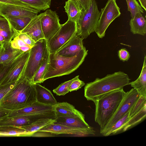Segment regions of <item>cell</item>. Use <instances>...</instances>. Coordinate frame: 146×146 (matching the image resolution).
I'll use <instances>...</instances> for the list:
<instances>
[{"instance_id": "obj_1", "label": "cell", "mask_w": 146, "mask_h": 146, "mask_svg": "<svg viewBox=\"0 0 146 146\" xmlns=\"http://www.w3.org/2000/svg\"><path fill=\"white\" fill-rule=\"evenodd\" d=\"M130 80L128 75L121 71L107 75L102 78H96L86 84L84 96L88 100L94 102L107 93L129 85Z\"/></svg>"}, {"instance_id": "obj_2", "label": "cell", "mask_w": 146, "mask_h": 146, "mask_svg": "<svg viewBox=\"0 0 146 146\" xmlns=\"http://www.w3.org/2000/svg\"><path fill=\"white\" fill-rule=\"evenodd\" d=\"M36 102L33 84L21 76L1 100L0 107L11 111L24 108Z\"/></svg>"}, {"instance_id": "obj_3", "label": "cell", "mask_w": 146, "mask_h": 146, "mask_svg": "<svg viewBox=\"0 0 146 146\" xmlns=\"http://www.w3.org/2000/svg\"><path fill=\"white\" fill-rule=\"evenodd\" d=\"M85 48L75 56L70 57L60 56L56 53H50L46 70L43 80L69 74L77 70L88 54Z\"/></svg>"}, {"instance_id": "obj_4", "label": "cell", "mask_w": 146, "mask_h": 146, "mask_svg": "<svg viewBox=\"0 0 146 146\" xmlns=\"http://www.w3.org/2000/svg\"><path fill=\"white\" fill-rule=\"evenodd\" d=\"M126 93L123 88L115 90L94 102L95 106V121L100 126V131L111 119Z\"/></svg>"}, {"instance_id": "obj_5", "label": "cell", "mask_w": 146, "mask_h": 146, "mask_svg": "<svg viewBox=\"0 0 146 146\" xmlns=\"http://www.w3.org/2000/svg\"><path fill=\"white\" fill-rule=\"evenodd\" d=\"M100 13L96 0H93L87 10H83L80 17L76 22L77 35L84 39L87 38L91 33L95 32Z\"/></svg>"}, {"instance_id": "obj_6", "label": "cell", "mask_w": 146, "mask_h": 146, "mask_svg": "<svg viewBox=\"0 0 146 146\" xmlns=\"http://www.w3.org/2000/svg\"><path fill=\"white\" fill-rule=\"evenodd\" d=\"M48 47L45 38L36 42L29 51V57L22 76L31 81L41 65Z\"/></svg>"}, {"instance_id": "obj_7", "label": "cell", "mask_w": 146, "mask_h": 146, "mask_svg": "<svg viewBox=\"0 0 146 146\" xmlns=\"http://www.w3.org/2000/svg\"><path fill=\"white\" fill-rule=\"evenodd\" d=\"M76 22L70 19L61 26L56 33L48 41L47 46L50 53H55L73 36L77 34Z\"/></svg>"}, {"instance_id": "obj_8", "label": "cell", "mask_w": 146, "mask_h": 146, "mask_svg": "<svg viewBox=\"0 0 146 146\" xmlns=\"http://www.w3.org/2000/svg\"><path fill=\"white\" fill-rule=\"evenodd\" d=\"M30 115L36 120L43 118L56 119L55 106L47 105L36 102L19 110L12 111L8 117L20 115Z\"/></svg>"}, {"instance_id": "obj_9", "label": "cell", "mask_w": 146, "mask_h": 146, "mask_svg": "<svg viewBox=\"0 0 146 146\" xmlns=\"http://www.w3.org/2000/svg\"><path fill=\"white\" fill-rule=\"evenodd\" d=\"M100 15L95 32L100 38L104 37L110 24L121 15L120 8L116 0H108L105 7L101 9Z\"/></svg>"}, {"instance_id": "obj_10", "label": "cell", "mask_w": 146, "mask_h": 146, "mask_svg": "<svg viewBox=\"0 0 146 146\" xmlns=\"http://www.w3.org/2000/svg\"><path fill=\"white\" fill-rule=\"evenodd\" d=\"M139 96L137 91L134 88L126 92L116 111L105 127L100 131V133L102 134L129 111Z\"/></svg>"}, {"instance_id": "obj_11", "label": "cell", "mask_w": 146, "mask_h": 146, "mask_svg": "<svg viewBox=\"0 0 146 146\" xmlns=\"http://www.w3.org/2000/svg\"><path fill=\"white\" fill-rule=\"evenodd\" d=\"M37 132L58 135L69 134L81 136H94L95 131L92 127L88 129H81L62 125L55 122L40 129Z\"/></svg>"}, {"instance_id": "obj_12", "label": "cell", "mask_w": 146, "mask_h": 146, "mask_svg": "<svg viewBox=\"0 0 146 146\" xmlns=\"http://www.w3.org/2000/svg\"><path fill=\"white\" fill-rule=\"evenodd\" d=\"M41 24L44 38L47 41L56 33L62 25L56 12L48 9L44 12Z\"/></svg>"}, {"instance_id": "obj_13", "label": "cell", "mask_w": 146, "mask_h": 146, "mask_svg": "<svg viewBox=\"0 0 146 146\" xmlns=\"http://www.w3.org/2000/svg\"><path fill=\"white\" fill-rule=\"evenodd\" d=\"M30 50L23 52L14 60L8 72L0 83V85L17 81L22 76L29 57Z\"/></svg>"}, {"instance_id": "obj_14", "label": "cell", "mask_w": 146, "mask_h": 146, "mask_svg": "<svg viewBox=\"0 0 146 146\" xmlns=\"http://www.w3.org/2000/svg\"><path fill=\"white\" fill-rule=\"evenodd\" d=\"M39 12L29 9L11 4H1L0 7V16L24 17L33 18Z\"/></svg>"}, {"instance_id": "obj_15", "label": "cell", "mask_w": 146, "mask_h": 146, "mask_svg": "<svg viewBox=\"0 0 146 146\" xmlns=\"http://www.w3.org/2000/svg\"><path fill=\"white\" fill-rule=\"evenodd\" d=\"M83 39L77 34L73 36L55 53L64 57H72L85 48L83 42Z\"/></svg>"}, {"instance_id": "obj_16", "label": "cell", "mask_w": 146, "mask_h": 146, "mask_svg": "<svg viewBox=\"0 0 146 146\" xmlns=\"http://www.w3.org/2000/svg\"><path fill=\"white\" fill-rule=\"evenodd\" d=\"M44 12L33 17L30 22L20 32L27 34L35 42L44 38L42 29L41 19Z\"/></svg>"}, {"instance_id": "obj_17", "label": "cell", "mask_w": 146, "mask_h": 146, "mask_svg": "<svg viewBox=\"0 0 146 146\" xmlns=\"http://www.w3.org/2000/svg\"><path fill=\"white\" fill-rule=\"evenodd\" d=\"M55 123L81 129H88L91 127L86 122L84 115L83 113L80 115L57 117Z\"/></svg>"}, {"instance_id": "obj_18", "label": "cell", "mask_w": 146, "mask_h": 146, "mask_svg": "<svg viewBox=\"0 0 146 146\" xmlns=\"http://www.w3.org/2000/svg\"><path fill=\"white\" fill-rule=\"evenodd\" d=\"M33 84L36 92L37 102L47 105L56 104L57 102L50 90L38 83Z\"/></svg>"}, {"instance_id": "obj_19", "label": "cell", "mask_w": 146, "mask_h": 146, "mask_svg": "<svg viewBox=\"0 0 146 146\" xmlns=\"http://www.w3.org/2000/svg\"><path fill=\"white\" fill-rule=\"evenodd\" d=\"M10 42H6L2 46L3 48L0 54V64H11L15 59L23 52L21 50L12 47Z\"/></svg>"}, {"instance_id": "obj_20", "label": "cell", "mask_w": 146, "mask_h": 146, "mask_svg": "<svg viewBox=\"0 0 146 146\" xmlns=\"http://www.w3.org/2000/svg\"><path fill=\"white\" fill-rule=\"evenodd\" d=\"M30 115H20L6 118L0 119V126L11 125L20 127L30 124L36 120Z\"/></svg>"}, {"instance_id": "obj_21", "label": "cell", "mask_w": 146, "mask_h": 146, "mask_svg": "<svg viewBox=\"0 0 146 146\" xmlns=\"http://www.w3.org/2000/svg\"><path fill=\"white\" fill-rule=\"evenodd\" d=\"M56 119L49 118L38 119L29 125L22 126L25 132V136H32L40 129L55 122Z\"/></svg>"}, {"instance_id": "obj_22", "label": "cell", "mask_w": 146, "mask_h": 146, "mask_svg": "<svg viewBox=\"0 0 146 146\" xmlns=\"http://www.w3.org/2000/svg\"><path fill=\"white\" fill-rule=\"evenodd\" d=\"M130 31L133 34L143 36L146 33V20L141 13H137L133 19L130 21Z\"/></svg>"}, {"instance_id": "obj_23", "label": "cell", "mask_w": 146, "mask_h": 146, "mask_svg": "<svg viewBox=\"0 0 146 146\" xmlns=\"http://www.w3.org/2000/svg\"><path fill=\"white\" fill-rule=\"evenodd\" d=\"M136 90L139 96L146 97V56L144 57L142 68L139 77L130 82L129 85Z\"/></svg>"}, {"instance_id": "obj_24", "label": "cell", "mask_w": 146, "mask_h": 146, "mask_svg": "<svg viewBox=\"0 0 146 146\" xmlns=\"http://www.w3.org/2000/svg\"><path fill=\"white\" fill-rule=\"evenodd\" d=\"M68 19L76 22L79 20L83 9L77 0H68L64 7Z\"/></svg>"}, {"instance_id": "obj_25", "label": "cell", "mask_w": 146, "mask_h": 146, "mask_svg": "<svg viewBox=\"0 0 146 146\" xmlns=\"http://www.w3.org/2000/svg\"><path fill=\"white\" fill-rule=\"evenodd\" d=\"M55 111L57 118L82 113L73 105L66 102H57L55 106Z\"/></svg>"}, {"instance_id": "obj_26", "label": "cell", "mask_w": 146, "mask_h": 146, "mask_svg": "<svg viewBox=\"0 0 146 146\" xmlns=\"http://www.w3.org/2000/svg\"><path fill=\"white\" fill-rule=\"evenodd\" d=\"M17 33L20 32L28 25L33 18L24 17L7 16L4 17Z\"/></svg>"}, {"instance_id": "obj_27", "label": "cell", "mask_w": 146, "mask_h": 146, "mask_svg": "<svg viewBox=\"0 0 146 146\" xmlns=\"http://www.w3.org/2000/svg\"><path fill=\"white\" fill-rule=\"evenodd\" d=\"M49 54L50 52L48 47L46 50L42 62L31 81L32 84H39L44 82L43 78L47 68Z\"/></svg>"}, {"instance_id": "obj_28", "label": "cell", "mask_w": 146, "mask_h": 146, "mask_svg": "<svg viewBox=\"0 0 146 146\" xmlns=\"http://www.w3.org/2000/svg\"><path fill=\"white\" fill-rule=\"evenodd\" d=\"M0 35L3 36L7 42H10L14 37L15 34L7 19L0 16Z\"/></svg>"}, {"instance_id": "obj_29", "label": "cell", "mask_w": 146, "mask_h": 146, "mask_svg": "<svg viewBox=\"0 0 146 146\" xmlns=\"http://www.w3.org/2000/svg\"><path fill=\"white\" fill-rule=\"evenodd\" d=\"M25 130L21 127L11 125L0 126V136H25Z\"/></svg>"}, {"instance_id": "obj_30", "label": "cell", "mask_w": 146, "mask_h": 146, "mask_svg": "<svg viewBox=\"0 0 146 146\" xmlns=\"http://www.w3.org/2000/svg\"><path fill=\"white\" fill-rule=\"evenodd\" d=\"M129 111L102 133V135L104 136H107L111 134H115L122 130L125 124L129 118Z\"/></svg>"}, {"instance_id": "obj_31", "label": "cell", "mask_w": 146, "mask_h": 146, "mask_svg": "<svg viewBox=\"0 0 146 146\" xmlns=\"http://www.w3.org/2000/svg\"><path fill=\"white\" fill-rule=\"evenodd\" d=\"M146 116V105L139 111L129 118L125 124L122 130L125 131L141 121Z\"/></svg>"}, {"instance_id": "obj_32", "label": "cell", "mask_w": 146, "mask_h": 146, "mask_svg": "<svg viewBox=\"0 0 146 146\" xmlns=\"http://www.w3.org/2000/svg\"><path fill=\"white\" fill-rule=\"evenodd\" d=\"M22 1L39 12L49 9L50 5L46 0H22Z\"/></svg>"}, {"instance_id": "obj_33", "label": "cell", "mask_w": 146, "mask_h": 146, "mask_svg": "<svg viewBox=\"0 0 146 146\" xmlns=\"http://www.w3.org/2000/svg\"><path fill=\"white\" fill-rule=\"evenodd\" d=\"M10 43L13 48L21 50L23 52L29 51L32 48L16 35L10 41Z\"/></svg>"}, {"instance_id": "obj_34", "label": "cell", "mask_w": 146, "mask_h": 146, "mask_svg": "<svg viewBox=\"0 0 146 146\" xmlns=\"http://www.w3.org/2000/svg\"><path fill=\"white\" fill-rule=\"evenodd\" d=\"M128 11L131 13V19H133L138 12L144 13V10L136 0H126Z\"/></svg>"}, {"instance_id": "obj_35", "label": "cell", "mask_w": 146, "mask_h": 146, "mask_svg": "<svg viewBox=\"0 0 146 146\" xmlns=\"http://www.w3.org/2000/svg\"><path fill=\"white\" fill-rule=\"evenodd\" d=\"M145 105H146V97L140 96L129 111V118L140 111Z\"/></svg>"}, {"instance_id": "obj_36", "label": "cell", "mask_w": 146, "mask_h": 146, "mask_svg": "<svg viewBox=\"0 0 146 146\" xmlns=\"http://www.w3.org/2000/svg\"><path fill=\"white\" fill-rule=\"evenodd\" d=\"M74 78L60 84L58 87L53 89V92L58 96H64L69 92V88L72 82L75 79Z\"/></svg>"}, {"instance_id": "obj_37", "label": "cell", "mask_w": 146, "mask_h": 146, "mask_svg": "<svg viewBox=\"0 0 146 146\" xmlns=\"http://www.w3.org/2000/svg\"><path fill=\"white\" fill-rule=\"evenodd\" d=\"M1 4H11L24 7L34 11L36 10L33 9L28 5L19 0H0Z\"/></svg>"}, {"instance_id": "obj_38", "label": "cell", "mask_w": 146, "mask_h": 146, "mask_svg": "<svg viewBox=\"0 0 146 146\" xmlns=\"http://www.w3.org/2000/svg\"><path fill=\"white\" fill-rule=\"evenodd\" d=\"M79 76H76L75 79L71 84L69 88V92L76 91L85 85V83L79 79Z\"/></svg>"}, {"instance_id": "obj_39", "label": "cell", "mask_w": 146, "mask_h": 146, "mask_svg": "<svg viewBox=\"0 0 146 146\" xmlns=\"http://www.w3.org/2000/svg\"><path fill=\"white\" fill-rule=\"evenodd\" d=\"M17 81L6 84L0 85V104L1 100L14 86Z\"/></svg>"}, {"instance_id": "obj_40", "label": "cell", "mask_w": 146, "mask_h": 146, "mask_svg": "<svg viewBox=\"0 0 146 146\" xmlns=\"http://www.w3.org/2000/svg\"><path fill=\"white\" fill-rule=\"evenodd\" d=\"M15 35L22 39L26 43L32 47L35 44L36 42L25 33L16 32Z\"/></svg>"}, {"instance_id": "obj_41", "label": "cell", "mask_w": 146, "mask_h": 146, "mask_svg": "<svg viewBox=\"0 0 146 146\" xmlns=\"http://www.w3.org/2000/svg\"><path fill=\"white\" fill-rule=\"evenodd\" d=\"M11 64H0V83L8 72Z\"/></svg>"}, {"instance_id": "obj_42", "label": "cell", "mask_w": 146, "mask_h": 146, "mask_svg": "<svg viewBox=\"0 0 146 146\" xmlns=\"http://www.w3.org/2000/svg\"><path fill=\"white\" fill-rule=\"evenodd\" d=\"M118 53L120 60L123 62L127 61L130 56L129 52L125 48H123L119 49Z\"/></svg>"}, {"instance_id": "obj_43", "label": "cell", "mask_w": 146, "mask_h": 146, "mask_svg": "<svg viewBox=\"0 0 146 146\" xmlns=\"http://www.w3.org/2000/svg\"><path fill=\"white\" fill-rule=\"evenodd\" d=\"M82 8L83 10L86 11L90 7L93 0H77Z\"/></svg>"}, {"instance_id": "obj_44", "label": "cell", "mask_w": 146, "mask_h": 146, "mask_svg": "<svg viewBox=\"0 0 146 146\" xmlns=\"http://www.w3.org/2000/svg\"><path fill=\"white\" fill-rule=\"evenodd\" d=\"M11 111L0 107V119L8 117Z\"/></svg>"}, {"instance_id": "obj_45", "label": "cell", "mask_w": 146, "mask_h": 146, "mask_svg": "<svg viewBox=\"0 0 146 146\" xmlns=\"http://www.w3.org/2000/svg\"><path fill=\"white\" fill-rule=\"evenodd\" d=\"M141 6L143 8L145 11H146V0H138Z\"/></svg>"}, {"instance_id": "obj_46", "label": "cell", "mask_w": 146, "mask_h": 146, "mask_svg": "<svg viewBox=\"0 0 146 146\" xmlns=\"http://www.w3.org/2000/svg\"><path fill=\"white\" fill-rule=\"evenodd\" d=\"M7 42L5 38L3 36L0 35V45L2 46L4 43Z\"/></svg>"}, {"instance_id": "obj_47", "label": "cell", "mask_w": 146, "mask_h": 146, "mask_svg": "<svg viewBox=\"0 0 146 146\" xmlns=\"http://www.w3.org/2000/svg\"><path fill=\"white\" fill-rule=\"evenodd\" d=\"M2 48H3V47H2V46L0 45V54L2 51Z\"/></svg>"}, {"instance_id": "obj_48", "label": "cell", "mask_w": 146, "mask_h": 146, "mask_svg": "<svg viewBox=\"0 0 146 146\" xmlns=\"http://www.w3.org/2000/svg\"><path fill=\"white\" fill-rule=\"evenodd\" d=\"M50 4H51V0H46Z\"/></svg>"}, {"instance_id": "obj_49", "label": "cell", "mask_w": 146, "mask_h": 146, "mask_svg": "<svg viewBox=\"0 0 146 146\" xmlns=\"http://www.w3.org/2000/svg\"><path fill=\"white\" fill-rule=\"evenodd\" d=\"M1 5V3H0V7Z\"/></svg>"}, {"instance_id": "obj_50", "label": "cell", "mask_w": 146, "mask_h": 146, "mask_svg": "<svg viewBox=\"0 0 146 146\" xmlns=\"http://www.w3.org/2000/svg\"><path fill=\"white\" fill-rule=\"evenodd\" d=\"M20 0V1H22V0Z\"/></svg>"}]
</instances>
